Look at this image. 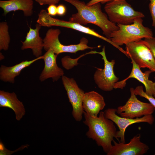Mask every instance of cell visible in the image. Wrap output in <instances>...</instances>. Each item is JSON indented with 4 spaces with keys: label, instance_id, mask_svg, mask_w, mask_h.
Here are the masks:
<instances>
[{
    "label": "cell",
    "instance_id": "cell-1",
    "mask_svg": "<svg viewBox=\"0 0 155 155\" xmlns=\"http://www.w3.org/2000/svg\"><path fill=\"white\" fill-rule=\"evenodd\" d=\"M72 4L77 12L72 15L69 21L83 25L88 24H94L100 27L103 34L110 38L111 34L118 30L117 24L111 22L106 15L102 12L100 3L88 6L79 0H63Z\"/></svg>",
    "mask_w": 155,
    "mask_h": 155
},
{
    "label": "cell",
    "instance_id": "cell-2",
    "mask_svg": "<svg viewBox=\"0 0 155 155\" xmlns=\"http://www.w3.org/2000/svg\"><path fill=\"white\" fill-rule=\"evenodd\" d=\"M83 115L85 118L83 123L88 128L86 136L94 140L107 154L113 145V138L116 137L117 131L114 123L105 117L102 111L96 117L92 116L85 111Z\"/></svg>",
    "mask_w": 155,
    "mask_h": 155
},
{
    "label": "cell",
    "instance_id": "cell-3",
    "mask_svg": "<svg viewBox=\"0 0 155 155\" xmlns=\"http://www.w3.org/2000/svg\"><path fill=\"white\" fill-rule=\"evenodd\" d=\"M142 18H138L131 24H117L119 28L111 34L110 39L115 45L120 47L129 42L140 41L142 38L153 37L152 30L144 26Z\"/></svg>",
    "mask_w": 155,
    "mask_h": 155
},
{
    "label": "cell",
    "instance_id": "cell-4",
    "mask_svg": "<svg viewBox=\"0 0 155 155\" xmlns=\"http://www.w3.org/2000/svg\"><path fill=\"white\" fill-rule=\"evenodd\" d=\"M104 9L109 20L116 24L128 25L138 18H143L144 15L136 11L125 0H115L109 2Z\"/></svg>",
    "mask_w": 155,
    "mask_h": 155
},
{
    "label": "cell",
    "instance_id": "cell-5",
    "mask_svg": "<svg viewBox=\"0 0 155 155\" xmlns=\"http://www.w3.org/2000/svg\"><path fill=\"white\" fill-rule=\"evenodd\" d=\"M61 33L59 29L50 28L47 31L43 39V49L46 51L49 49L53 51L56 54L64 53H75L79 51L94 48L88 46V40L85 37L82 38L78 44L64 45L59 41V36Z\"/></svg>",
    "mask_w": 155,
    "mask_h": 155
},
{
    "label": "cell",
    "instance_id": "cell-6",
    "mask_svg": "<svg viewBox=\"0 0 155 155\" xmlns=\"http://www.w3.org/2000/svg\"><path fill=\"white\" fill-rule=\"evenodd\" d=\"M127 57L132 59L140 68H147L155 72V59L143 40L125 44Z\"/></svg>",
    "mask_w": 155,
    "mask_h": 155
},
{
    "label": "cell",
    "instance_id": "cell-7",
    "mask_svg": "<svg viewBox=\"0 0 155 155\" xmlns=\"http://www.w3.org/2000/svg\"><path fill=\"white\" fill-rule=\"evenodd\" d=\"M36 22L41 26L49 27L52 26H57L72 29L98 38L108 42L117 49H119V47L115 45L110 38L100 35L94 30L77 23L53 18L49 15L45 9H42L38 14Z\"/></svg>",
    "mask_w": 155,
    "mask_h": 155
},
{
    "label": "cell",
    "instance_id": "cell-8",
    "mask_svg": "<svg viewBox=\"0 0 155 155\" xmlns=\"http://www.w3.org/2000/svg\"><path fill=\"white\" fill-rule=\"evenodd\" d=\"M131 95L125 104L118 107L116 113L121 117L130 119L140 118L144 116L152 115L155 108L150 103L142 102L136 97L134 89L130 88Z\"/></svg>",
    "mask_w": 155,
    "mask_h": 155
},
{
    "label": "cell",
    "instance_id": "cell-9",
    "mask_svg": "<svg viewBox=\"0 0 155 155\" xmlns=\"http://www.w3.org/2000/svg\"><path fill=\"white\" fill-rule=\"evenodd\" d=\"M96 53L100 55L104 61L103 69L97 68L94 75V79L98 87L105 91H110L114 88L115 83L118 82L119 78L117 77L114 72L113 68L115 61L112 60L108 61L106 56L105 47L100 52H96Z\"/></svg>",
    "mask_w": 155,
    "mask_h": 155
},
{
    "label": "cell",
    "instance_id": "cell-10",
    "mask_svg": "<svg viewBox=\"0 0 155 155\" xmlns=\"http://www.w3.org/2000/svg\"><path fill=\"white\" fill-rule=\"evenodd\" d=\"M61 79L69 102L72 106V115L75 121L80 122L82 119L84 111L83 101L85 93L79 87L73 78L63 75Z\"/></svg>",
    "mask_w": 155,
    "mask_h": 155
},
{
    "label": "cell",
    "instance_id": "cell-11",
    "mask_svg": "<svg viewBox=\"0 0 155 155\" xmlns=\"http://www.w3.org/2000/svg\"><path fill=\"white\" fill-rule=\"evenodd\" d=\"M116 109L108 108L104 111V114L106 118L111 120L115 124L119 130L117 131L115 138L119 142L125 143V133L127 128L135 123L145 122L150 125L153 124L154 118L152 115H145L140 118L130 119L119 116L116 113Z\"/></svg>",
    "mask_w": 155,
    "mask_h": 155
},
{
    "label": "cell",
    "instance_id": "cell-12",
    "mask_svg": "<svg viewBox=\"0 0 155 155\" xmlns=\"http://www.w3.org/2000/svg\"><path fill=\"white\" fill-rule=\"evenodd\" d=\"M140 134L134 136L128 143L117 142L114 140L107 155H143L149 149L148 145L141 141Z\"/></svg>",
    "mask_w": 155,
    "mask_h": 155
},
{
    "label": "cell",
    "instance_id": "cell-13",
    "mask_svg": "<svg viewBox=\"0 0 155 155\" xmlns=\"http://www.w3.org/2000/svg\"><path fill=\"white\" fill-rule=\"evenodd\" d=\"M132 64L131 72L127 78L119 82H117L115 85L114 88L123 89L126 84V82L130 78H134L142 83L145 88V92L147 95L155 97V82L149 79L150 74L153 72L150 70L143 73L138 66L131 59Z\"/></svg>",
    "mask_w": 155,
    "mask_h": 155
},
{
    "label": "cell",
    "instance_id": "cell-14",
    "mask_svg": "<svg viewBox=\"0 0 155 155\" xmlns=\"http://www.w3.org/2000/svg\"><path fill=\"white\" fill-rule=\"evenodd\" d=\"M58 55L49 49L42 55L44 66L39 77L40 82L49 78H51L53 82L57 81L64 75L63 70L59 67L57 63Z\"/></svg>",
    "mask_w": 155,
    "mask_h": 155
},
{
    "label": "cell",
    "instance_id": "cell-15",
    "mask_svg": "<svg viewBox=\"0 0 155 155\" xmlns=\"http://www.w3.org/2000/svg\"><path fill=\"white\" fill-rule=\"evenodd\" d=\"M35 26V28H29L25 40L21 41L22 44L21 49L22 50L32 49L33 55L37 58L42 56L44 42L43 39L39 35V32L41 26L38 23Z\"/></svg>",
    "mask_w": 155,
    "mask_h": 155
},
{
    "label": "cell",
    "instance_id": "cell-16",
    "mask_svg": "<svg viewBox=\"0 0 155 155\" xmlns=\"http://www.w3.org/2000/svg\"><path fill=\"white\" fill-rule=\"evenodd\" d=\"M106 106L103 96L98 93L92 91L85 93L83 101L84 111L90 115L97 117Z\"/></svg>",
    "mask_w": 155,
    "mask_h": 155
},
{
    "label": "cell",
    "instance_id": "cell-17",
    "mask_svg": "<svg viewBox=\"0 0 155 155\" xmlns=\"http://www.w3.org/2000/svg\"><path fill=\"white\" fill-rule=\"evenodd\" d=\"M0 107L12 109L16 115V119L21 120L25 115V110L23 103L18 99L15 93L0 90Z\"/></svg>",
    "mask_w": 155,
    "mask_h": 155
},
{
    "label": "cell",
    "instance_id": "cell-18",
    "mask_svg": "<svg viewBox=\"0 0 155 155\" xmlns=\"http://www.w3.org/2000/svg\"><path fill=\"white\" fill-rule=\"evenodd\" d=\"M43 56L30 61L26 60L10 67L1 65L0 67V80L5 82H15V78L19 75L23 69L36 61L42 59Z\"/></svg>",
    "mask_w": 155,
    "mask_h": 155
},
{
    "label": "cell",
    "instance_id": "cell-19",
    "mask_svg": "<svg viewBox=\"0 0 155 155\" xmlns=\"http://www.w3.org/2000/svg\"><path fill=\"white\" fill-rule=\"evenodd\" d=\"M33 0H8L0 1V7L3 9V14L11 11L21 10L26 17L31 16L33 13Z\"/></svg>",
    "mask_w": 155,
    "mask_h": 155
},
{
    "label": "cell",
    "instance_id": "cell-20",
    "mask_svg": "<svg viewBox=\"0 0 155 155\" xmlns=\"http://www.w3.org/2000/svg\"><path fill=\"white\" fill-rule=\"evenodd\" d=\"M9 26L7 22L0 23V50L8 49L10 38L8 31Z\"/></svg>",
    "mask_w": 155,
    "mask_h": 155
},
{
    "label": "cell",
    "instance_id": "cell-21",
    "mask_svg": "<svg viewBox=\"0 0 155 155\" xmlns=\"http://www.w3.org/2000/svg\"><path fill=\"white\" fill-rule=\"evenodd\" d=\"M134 93L135 95H139L140 97L146 98L148 100L154 107L155 108V98L152 96L147 95L144 91L142 86H138L134 89Z\"/></svg>",
    "mask_w": 155,
    "mask_h": 155
},
{
    "label": "cell",
    "instance_id": "cell-22",
    "mask_svg": "<svg viewBox=\"0 0 155 155\" xmlns=\"http://www.w3.org/2000/svg\"><path fill=\"white\" fill-rule=\"evenodd\" d=\"M143 40L150 49L155 59V38L153 37L146 38ZM154 79H155V77Z\"/></svg>",
    "mask_w": 155,
    "mask_h": 155
},
{
    "label": "cell",
    "instance_id": "cell-23",
    "mask_svg": "<svg viewBox=\"0 0 155 155\" xmlns=\"http://www.w3.org/2000/svg\"><path fill=\"white\" fill-rule=\"evenodd\" d=\"M150 1L149 8L152 20V26L155 28V0H147Z\"/></svg>",
    "mask_w": 155,
    "mask_h": 155
},
{
    "label": "cell",
    "instance_id": "cell-24",
    "mask_svg": "<svg viewBox=\"0 0 155 155\" xmlns=\"http://www.w3.org/2000/svg\"><path fill=\"white\" fill-rule=\"evenodd\" d=\"M60 0H35L40 5H50L58 3Z\"/></svg>",
    "mask_w": 155,
    "mask_h": 155
},
{
    "label": "cell",
    "instance_id": "cell-25",
    "mask_svg": "<svg viewBox=\"0 0 155 155\" xmlns=\"http://www.w3.org/2000/svg\"><path fill=\"white\" fill-rule=\"evenodd\" d=\"M47 12L51 16H54L57 14V7L55 4L49 5L47 8Z\"/></svg>",
    "mask_w": 155,
    "mask_h": 155
},
{
    "label": "cell",
    "instance_id": "cell-26",
    "mask_svg": "<svg viewBox=\"0 0 155 155\" xmlns=\"http://www.w3.org/2000/svg\"><path fill=\"white\" fill-rule=\"evenodd\" d=\"M66 12V8L64 5L60 4L57 7V13L58 16H63L65 14Z\"/></svg>",
    "mask_w": 155,
    "mask_h": 155
},
{
    "label": "cell",
    "instance_id": "cell-27",
    "mask_svg": "<svg viewBox=\"0 0 155 155\" xmlns=\"http://www.w3.org/2000/svg\"><path fill=\"white\" fill-rule=\"evenodd\" d=\"M115 0H91L86 5L88 6H91L95 3H101L102 4H104L107 2H109Z\"/></svg>",
    "mask_w": 155,
    "mask_h": 155
},
{
    "label": "cell",
    "instance_id": "cell-28",
    "mask_svg": "<svg viewBox=\"0 0 155 155\" xmlns=\"http://www.w3.org/2000/svg\"><path fill=\"white\" fill-rule=\"evenodd\" d=\"M5 58L4 56L3 55L2 53L0 52V60H2L4 59Z\"/></svg>",
    "mask_w": 155,
    "mask_h": 155
},
{
    "label": "cell",
    "instance_id": "cell-29",
    "mask_svg": "<svg viewBox=\"0 0 155 155\" xmlns=\"http://www.w3.org/2000/svg\"><path fill=\"white\" fill-rule=\"evenodd\" d=\"M154 155H155V154H154Z\"/></svg>",
    "mask_w": 155,
    "mask_h": 155
},
{
    "label": "cell",
    "instance_id": "cell-30",
    "mask_svg": "<svg viewBox=\"0 0 155 155\" xmlns=\"http://www.w3.org/2000/svg\"></svg>",
    "mask_w": 155,
    "mask_h": 155
}]
</instances>
